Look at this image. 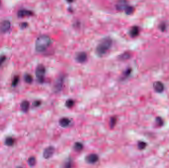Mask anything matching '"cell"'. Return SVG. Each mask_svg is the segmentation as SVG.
<instances>
[{"label":"cell","instance_id":"9a60e30c","mask_svg":"<svg viewBox=\"0 0 169 168\" xmlns=\"http://www.w3.org/2000/svg\"><path fill=\"white\" fill-rule=\"evenodd\" d=\"M15 139L11 137H7L5 140V145L7 146H8V147L13 146L15 144Z\"/></svg>","mask_w":169,"mask_h":168},{"label":"cell","instance_id":"4dcf8cb0","mask_svg":"<svg viewBox=\"0 0 169 168\" xmlns=\"http://www.w3.org/2000/svg\"><path fill=\"white\" fill-rule=\"evenodd\" d=\"M71 167H72V162L71 160H69L66 164L65 168H71Z\"/></svg>","mask_w":169,"mask_h":168},{"label":"cell","instance_id":"8fae6325","mask_svg":"<svg viewBox=\"0 0 169 168\" xmlns=\"http://www.w3.org/2000/svg\"><path fill=\"white\" fill-rule=\"evenodd\" d=\"M130 35L131 37H136L139 35L140 33V28L137 26H134L130 29Z\"/></svg>","mask_w":169,"mask_h":168},{"label":"cell","instance_id":"5b68a950","mask_svg":"<svg viewBox=\"0 0 169 168\" xmlns=\"http://www.w3.org/2000/svg\"><path fill=\"white\" fill-rule=\"evenodd\" d=\"M11 26L10 22L8 20H4L0 23V31L6 33L10 30Z\"/></svg>","mask_w":169,"mask_h":168},{"label":"cell","instance_id":"277c9868","mask_svg":"<svg viewBox=\"0 0 169 168\" xmlns=\"http://www.w3.org/2000/svg\"><path fill=\"white\" fill-rule=\"evenodd\" d=\"M55 151V149L54 147L52 146H49L45 149L43 152V157L45 159H48L53 156Z\"/></svg>","mask_w":169,"mask_h":168},{"label":"cell","instance_id":"1f68e13d","mask_svg":"<svg viewBox=\"0 0 169 168\" xmlns=\"http://www.w3.org/2000/svg\"><path fill=\"white\" fill-rule=\"evenodd\" d=\"M22 168V167L18 166L17 167V168Z\"/></svg>","mask_w":169,"mask_h":168},{"label":"cell","instance_id":"f546056e","mask_svg":"<svg viewBox=\"0 0 169 168\" xmlns=\"http://www.w3.org/2000/svg\"><path fill=\"white\" fill-rule=\"evenodd\" d=\"M28 23L27 22H22L20 24V27L22 29H24V28H26L28 26Z\"/></svg>","mask_w":169,"mask_h":168},{"label":"cell","instance_id":"d6a6232c","mask_svg":"<svg viewBox=\"0 0 169 168\" xmlns=\"http://www.w3.org/2000/svg\"><path fill=\"white\" fill-rule=\"evenodd\" d=\"M1 1H0V5H1Z\"/></svg>","mask_w":169,"mask_h":168},{"label":"cell","instance_id":"2e32d148","mask_svg":"<svg viewBox=\"0 0 169 168\" xmlns=\"http://www.w3.org/2000/svg\"><path fill=\"white\" fill-rule=\"evenodd\" d=\"M131 57V54L129 52H125L120 55L119 56V59L121 60H126L129 59Z\"/></svg>","mask_w":169,"mask_h":168},{"label":"cell","instance_id":"ac0fdd59","mask_svg":"<svg viewBox=\"0 0 169 168\" xmlns=\"http://www.w3.org/2000/svg\"><path fill=\"white\" fill-rule=\"evenodd\" d=\"M83 147H84L83 145L79 142L76 143L74 145V150H75L76 151H81L83 149Z\"/></svg>","mask_w":169,"mask_h":168},{"label":"cell","instance_id":"d4e9b609","mask_svg":"<svg viewBox=\"0 0 169 168\" xmlns=\"http://www.w3.org/2000/svg\"><path fill=\"white\" fill-rule=\"evenodd\" d=\"M74 104H75V102L74 100H73L72 99H68L66 102L65 105L68 108H71L74 106Z\"/></svg>","mask_w":169,"mask_h":168},{"label":"cell","instance_id":"9c48e42d","mask_svg":"<svg viewBox=\"0 0 169 168\" xmlns=\"http://www.w3.org/2000/svg\"><path fill=\"white\" fill-rule=\"evenodd\" d=\"M75 59L79 63H84L87 60V54L83 51L80 52L76 55Z\"/></svg>","mask_w":169,"mask_h":168},{"label":"cell","instance_id":"83f0119b","mask_svg":"<svg viewBox=\"0 0 169 168\" xmlns=\"http://www.w3.org/2000/svg\"><path fill=\"white\" fill-rule=\"evenodd\" d=\"M159 28L161 31L164 32L166 30V25L165 23H161L159 25Z\"/></svg>","mask_w":169,"mask_h":168},{"label":"cell","instance_id":"ffe728a7","mask_svg":"<svg viewBox=\"0 0 169 168\" xmlns=\"http://www.w3.org/2000/svg\"><path fill=\"white\" fill-rule=\"evenodd\" d=\"M155 123L158 127H162L164 125V121L161 117L158 116L155 119Z\"/></svg>","mask_w":169,"mask_h":168},{"label":"cell","instance_id":"52a82bcc","mask_svg":"<svg viewBox=\"0 0 169 168\" xmlns=\"http://www.w3.org/2000/svg\"><path fill=\"white\" fill-rule=\"evenodd\" d=\"M99 159L98 155L95 153L90 154L86 157V161H87V163L89 164H95L97 163Z\"/></svg>","mask_w":169,"mask_h":168},{"label":"cell","instance_id":"7402d4cb","mask_svg":"<svg viewBox=\"0 0 169 168\" xmlns=\"http://www.w3.org/2000/svg\"><path fill=\"white\" fill-rule=\"evenodd\" d=\"M146 146H147V143L145 142H143V141H139V142H138V148L140 150L144 149L146 148Z\"/></svg>","mask_w":169,"mask_h":168},{"label":"cell","instance_id":"8992f818","mask_svg":"<svg viewBox=\"0 0 169 168\" xmlns=\"http://www.w3.org/2000/svg\"><path fill=\"white\" fill-rule=\"evenodd\" d=\"M34 14V12L32 10H29L26 8H21L17 12V17H30Z\"/></svg>","mask_w":169,"mask_h":168},{"label":"cell","instance_id":"ba28073f","mask_svg":"<svg viewBox=\"0 0 169 168\" xmlns=\"http://www.w3.org/2000/svg\"><path fill=\"white\" fill-rule=\"evenodd\" d=\"M153 87L154 90L157 93H162L164 90V85L161 81H155L153 83Z\"/></svg>","mask_w":169,"mask_h":168},{"label":"cell","instance_id":"5bb4252c","mask_svg":"<svg viewBox=\"0 0 169 168\" xmlns=\"http://www.w3.org/2000/svg\"><path fill=\"white\" fill-rule=\"evenodd\" d=\"M129 5L127 4V2L126 1H120L118 3H117L116 8L119 10H125V8L128 6Z\"/></svg>","mask_w":169,"mask_h":168},{"label":"cell","instance_id":"3957f363","mask_svg":"<svg viewBox=\"0 0 169 168\" xmlns=\"http://www.w3.org/2000/svg\"><path fill=\"white\" fill-rule=\"evenodd\" d=\"M46 73V68L42 64H40L37 67L35 74L40 83H43L44 80V76Z\"/></svg>","mask_w":169,"mask_h":168},{"label":"cell","instance_id":"d6986e66","mask_svg":"<svg viewBox=\"0 0 169 168\" xmlns=\"http://www.w3.org/2000/svg\"><path fill=\"white\" fill-rule=\"evenodd\" d=\"M134 10H135V8L133 6L128 5L124 10H125V13H126L127 14L130 15L134 12Z\"/></svg>","mask_w":169,"mask_h":168},{"label":"cell","instance_id":"e0dca14e","mask_svg":"<svg viewBox=\"0 0 169 168\" xmlns=\"http://www.w3.org/2000/svg\"><path fill=\"white\" fill-rule=\"evenodd\" d=\"M24 80L25 81V83H26L28 84H30L33 82V77L31 74H26L24 76Z\"/></svg>","mask_w":169,"mask_h":168},{"label":"cell","instance_id":"4316f807","mask_svg":"<svg viewBox=\"0 0 169 168\" xmlns=\"http://www.w3.org/2000/svg\"><path fill=\"white\" fill-rule=\"evenodd\" d=\"M6 59H7V57L5 55H0V66H2V65L6 60Z\"/></svg>","mask_w":169,"mask_h":168},{"label":"cell","instance_id":"30bf717a","mask_svg":"<svg viewBox=\"0 0 169 168\" xmlns=\"http://www.w3.org/2000/svg\"><path fill=\"white\" fill-rule=\"evenodd\" d=\"M63 79L64 78L62 76H61L56 80L54 87V91L56 92H59L62 89L63 84V80H64Z\"/></svg>","mask_w":169,"mask_h":168},{"label":"cell","instance_id":"7c38bea8","mask_svg":"<svg viewBox=\"0 0 169 168\" xmlns=\"http://www.w3.org/2000/svg\"><path fill=\"white\" fill-rule=\"evenodd\" d=\"M71 121L69 118L66 117H63L60 119L59 121V125L63 127V128H66L68 127L70 125Z\"/></svg>","mask_w":169,"mask_h":168},{"label":"cell","instance_id":"603a6c76","mask_svg":"<svg viewBox=\"0 0 169 168\" xmlns=\"http://www.w3.org/2000/svg\"><path fill=\"white\" fill-rule=\"evenodd\" d=\"M131 72V68H128L126 71H124V72L123 74H122V78L124 79V78H127L129 76H130Z\"/></svg>","mask_w":169,"mask_h":168},{"label":"cell","instance_id":"44dd1931","mask_svg":"<svg viewBox=\"0 0 169 168\" xmlns=\"http://www.w3.org/2000/svg\"><path fill=\"white\" fill-rule=\"evenodd\" d=\"M27 162H28V165H29L30 166L33 167L34 166L36 163V160L34 157L31 156L28 158Z\"/></svg>","mask_w":169,"mask_h":168},{"label":"cell","instance_id":"6da1fadb","mask_svg":"<svg viewBox=\"0 0 169 168\" xmlns=\"http://www.w3.org/2000/svg\"><path fill=\"white\" fill-rule=\"evenodd\" d=\"M51 43V38L48 35H42L38 36L35 41V50L42 52L46 50Z\"/></svg>","mask_w":169,"mask_h":168},{"label":"cell","instance_id":"4fadbf2b","mask_svg":"<svg viewBox=\"0 0 169 168\" xmlns=\"http://www.w3.org/2000/svg\"><path fill=\"white\" fill-rule=\"evenodd\" d=\"M29 107L30 103L28 101H23L22 103L20 104V109L23 112H27L29 110Z\"/></svg>","mask_w":169,"mask_h":168},{"label":"cell","instance_id":"7a4b0ae2","mask_svg":"<svg viewBox=\"0 0 169 168\" xmlns=\"http://www.w3.org/2000/svg\"><path fill=\"white\" fill-rule=\"evenodd\" d=\"M112 45V40L109 37H106L100 41L96 48V53L99 56H103L110 49Z\"/></svg>","mask_w":169,"mask_h":168},{"label":"cell","instance_id":"cb8c5ba5","mask_svg":"<svg viewBox=\"0 0 169 168\" xmlns=\"http://www.w3.org/2000/svg\"><path fill=\"white\" fill-rule=\"evenodd\" d=\"M19 81V76H14L13 81H12V86L13 87H15L18 84Z\"/></svg>","mask_w":169,"mask_h":168},{"label":"cell","instance_id":"484cf974","mask_svg":"<svg viewBox=\"0 0 169 168\" xmlns=\"http://www.w3.org/2000/svg\"><path fill=\"white\" fill-rule=\"evenodd\" d=\"M117 122V118L115 117H112L110 120V126L111 128H113L116 125Z\"/></svg>","mask_w":169,"mask_h":168},{"label":"cell","instance_id":"f1b7e54d","mask_svg":"<svg viewBox=\"0 0 169 168\" xmlns=\"http://www.w3.org/2000/svg\"><path fill=\"white\" fill-rule=\"evenodd\" d=\"M41 104V102L40 101L37 100L34 101L33 103V105L35 107H38Z\"/></svg>","mask_w":169,"mask_h":168}]
</instances>
